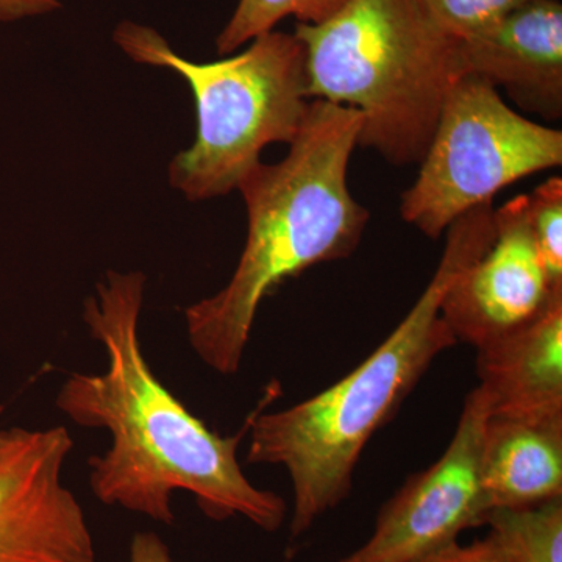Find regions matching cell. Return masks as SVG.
<instances>
[{
    "mask_svg": "<svg viewBox=\"0 0 562 562\" xmlns=\"http://www.w3.org/2000/svg\"><path fill=\"white\" fill-rule=\"evenodd\" d=\"M491 416L482 387L468 395L446 452L384 503L371 538L338 562H419L486 522L480 464Z\"/></svg>",
    "mask_w": 562,
    "mask_h": 562,
    "instance_id": "obj_7",
    "label": "cell"
},
{
    "mask_svg": "<svg viewBox=\"0 0 562 562\" xmlns=\"http://www.w3.org/2000/svg\"><path fill=\"white\" fill-rule=\"evenodd\" d=\"M128 562H176L171 550L154 531L136 532L131 542Z\"/></svg>",
    "mask_w": 562,
    "mask_h": 562,
    "instance_id": "obj_19",
    "label": "cell"
},
{
    "mask_svg": "<svg viewBox=\"0 0 562 562\" xmlns=\"http://www.w3.org/2000/svg\"><path fill=\"white\" fill-rule=\"evenodd\" d=\"M492 202L476 206L446 232L438 269L409 313L371 357L338 383L291 408L250 416L249 464L281 465L292 484L291 536L299 538L346 501L361 453L457 339L441 316L447 291L490 249Z\"/></svg>",
    "mask_w": 562,
    "mask_h": 562,
    "instance_id": "obj_3",
    "label": "cell"
},
{
    "mask_svg": "<svg viewBox=\"0 0 562 562\" xmlns=\"http://www.w3.org/2000/svg\"><path fill=\"white\" fill-rule=\"evenodd\" d=\"M403 220L430 239L509 184L562 165V132L509 109L497 88L460 74L447 91Z\"/></svg>",
    "mask_w": 562,
    "mask_h": 562,
    "instance_id": "obj_6",
    "label": "cell"
},
{
    "mask_svg": "<svg viewBox=\"0 0 562 562\" xmlns=\"http://www.w3.org/2000/svg\"><path fill=\"white\" fill-rule=\"evenodd\" d=\"M495 238L447 291L441 316L457 342L479 349L527 324L562 290L543 271L528 221V195L494 210Z\"/></svg>",
    "mask_w": 562,
    "mask_h": 562,
    "instance_id": "obj_9",
    "label": "cell"
},
{
    "mask_svg": "<svg viewBox=\"0 0 562 562\" xmlns=\"http://www.w3.org/2000/svg\"><path fill=\"white\" fill-rule=\"evenodd\" d=\"M480 480L487 514L562 498V417L528 420L491 414Z\"/></svg>",
    "mask_w": 562,
    "mask_h": 562,
    "instance_id": "obj_12",
    "label": "cell"
},
{
    "mask_svg": "<svg viewBox=\"0 0 562 562\" xmlns=\"http://www.w3.org/2000/svg\"><path fill=\"white\" fill-rule=\"evenodd\" d=\"M114 41L133 61L168 68L190 85L198 111L194 143L169 165V183L190 202L238 190L273 143L290 144L308 113V76L302 41L272 31L225 60L181 57L160 33L125 21Z\"/></svg>",
    "mask_w": 562,
    "mask_h": 562,
    "instance_id": "obj_5",
    "label": "cell"
},
{
    "mask_svg": "<svg viewBox=\"0 0 562 562\" xmlns=\"http://www.w3.org/2000/svg\"><path fill=\"white\" fill-rule=\"evenodd\" d=\"M146 276L109 271L83 303V321L106 353L102 373H72L55 405L74 424L103 428L111 446L88 460L99 502L173 525L172 495H194L201 512L222 522L244 517L273 532L286 519L279 494L244 475L238 447L249 431L221 436L177 398L151 371L139 338Z\"/></svg>",
    "mask_w": 562,
    "mask_h": 562,
    "instance_id": "obj_1",
    "label": "cell"
},
{
    "mask_svg": "<svg viewBox=\"0 0 562 562\" xmlns=\"http://www.w3.org/2000/svg\"><path fill=\"white\" fill-rule=\"evenodd\" d=\"M63 7L61 0H0V22L46 16Z\"/></svg>",
    "mask_w": 562,
    "mask_h": 562,
    "instance_id": "obj_18",
    "label": "cell"
},
{
    "mask_svg": "<svg viewBox=\"0 0 562 562\" xmlns=\"http://www.w3.org/2000/svg\"><path fill=\"white\" fill-rule=\"evenodd\" d=\"M432 20L458 40L486 31L530 0H422Z\"/></svg>",
    "mask_w": 562,
    "mask_h": 562,
    "instance_id": "obj_16",
    "label": "cell"
},
{
    "mask_svg": "<svg viewBox=\"0 0 562 562\" xmlns=\"http://www.w3.org/2000/svg\"><path fill=\"white\" fill-rule=\"evenodd\" d=\"M361 124L358 111L316 99L286 157L239 181L249 224L241 258L220 292L184 310L188 341L214 372L239 371L261 302L284 280L360 246L371 214L347 176Z\"/></svg>",
    "mask_w": 562,
    "mask_h": 562,
    "instance_id": "obj_2",
    "label": "cell"
},
{
    "mask_svg": "<svg viewBox=\"0 0 562 562\" xmlns=\"http://www.w3.org/2000/svg\"><path fill=\"white\" fill-rule=\"evenodd\" d=\"M476 372L492 416L562 417V294L527 324L479 347Z\"/></svg>",
    "mask_w": 562,
    "mask_h": 562,
    "instance_id": "obj_11",
    "label": "cell"
},
{
    "mask_svg": "<svg viewBox=\"0 0 562 562\" xmlns=\"http://www.w3.org/2000/svg\"><path fill=\"white\" fill-rule=\"evenodd\" d=\"M536 250L553 290H562V179L552 177L528 195Z\"/></svg>",
    "mask_w": 562,
    "mask_h": 562,
    "instance_id": "obj_15",
    "label": "cell"
},
{
    "mask_svg": "<svg viewBox=\"0 0 562 562\" xmlns=\"http://www.w3.org/2000/svg\"><path fill=\"white\" fill-rule=\"evenodd\" d=\"M490 532L512 562H562V498L487 514Z\"/></svg>",
    "mask_w": 562,
    "mask_h": 562,
    "instance_id": "obj_13",
    "label": "cell"
},
{
    "mask_svg": "<svg viewBox=\"0 0 562 562\" xmlns=\"http://www.w3.org/2000/svg\"><path fill=\"white\" fill-rule=\"evenodd\" d=\"M464 69L505 88L527 113L562 116V5L530 0L486 31L461 40Z\"/></svg>",
    "mask_w": 562,
    "mask_h": 562,
    "instance_id": "obj_10",
    "label": "cell"
},
{
    "mask_svg": "<svg viewBox=\"0 0 562 562\" xmlns=\"http://www.w3.org/2000/svg\"><path fill=\"white\" fill-rule=\"evenodd\" d=\"M68 428L0 431V562H95L83 506L63 483Z\"/></svg>",
    "mask_w": 562,
    "mask_h": 562,
    "instance_id": "obj_8",
    "label": "cell"
},
{
    "mask_svg": "<svg viewBox=\"0 0 562 562\" xmlns=\"http://www.w3.org/2000/svg\"><path fill=\"white\" fill-rule=\"evenodd\" d=\"M0 412H2V406H0Z\"/></svg>",
    "mask_w": 562,
    "mask_h": 562,
    "instance_id": "obj_20",
    "label": "cell"
},
{
    "mask_svg": "<svg viewBox=\"0 0 562 562\" xmlns=\"http://www.w3.org/2000/svg\"><path fill=\"white\" fill-rule=\"evenodd\" d=\"M308 98L361 114L358 146L419 165L450 85L465 72L461 40L422 0H347L321 24H297Z\"/></svg>",
    "mask_w": 562,
    "mask_h": 562,
    "instance_id": "obj_4",
    "label": "cell"
},
{
    "mask_svg": "<svg viewBox=\"0 0 562 562\" xmlns=\"http://www.w3.org/2000/svg\"><path fill=\"white\" fill-rule=\"evenodd\" d=\"M419 562H512V560L497 539L487 532L486 538L476 539L468 546H461L458 541L450 543Z\"/></svg>",
    "mask_w": 562,
    "mask_h": 562,
    "instance_id": "obj_17",
    "label": "cell"
},
{
    "mask_svg": "<svg viewBox=\"0 0 562 562\" xmlns=\"http://www.w3.org/2000/svg\"><path fill=\"white\" fill-rule=\"evenodd\" d=\"M346 3L347 0H239L217 35V54L238 50L262 33L276 31L277 24L290 16L297 24H321Z\"/></svg>",
    "mask_w": 562,
    "mask_h": 562,
    "instance_id": "obj_14",
    "label": "cell"
}]
</instances>
